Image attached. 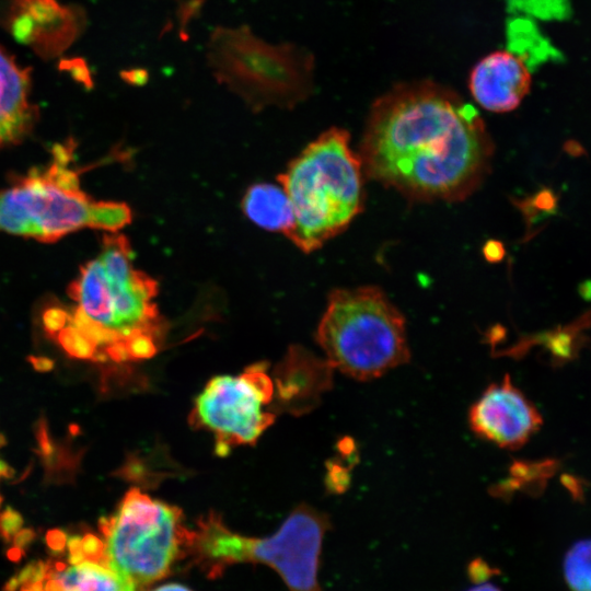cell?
<instances>
[{
    "mask_svg": "<svg viewBox=\"0 0 591 591\" xmlns=\"http://www.w3.org/2000/svg\"><path fill=\"white\" fill-rule=\"evenodd\" d=\"M493 141L478 111L430 80L373 103L360 146L364 174L414 201H460L489 172Z\"/></svg>",
    "mask_w": 591,
    "mask_h": 591,
    "instance_id": "cell-1",
    "label": "cell"
},
{
    "mask_svg": "<svg viewBox=\"0 0 591 591\" xmlns=\"http://www.w3.org/2000/svg\"><path fill=\"white\" fill-rule=\"evenodd\" d=\"M157 294V281L135 267L127 237L109 232L99 255L81 267L70 285V311L49 310L46 326L80 358L149 359L158 352L163 335Z\"/></svg>",
    "mask_w": 591,
    "mask_h": 591,
    "instance_id": "cell-2",
    "label": "cell"
},
{
    "mask_svg": "<svg viewBox=\"0 0 591 591\" xmlns=\"http://www.w3.org/2000/svg\"><path fill=\"white\" fill-rule=\"evenodd\" d=\"M349 141L347 130L333 127L278 176L294 213L286 236L305 253L343 232L363 208L364 170Z\"/></svg>",
    "mask_w": 591,
    "mask_h": 591,
    "instance_id": "cell-3",
    "label": "cell"
},
{
    "mask_svg": "<svg viewBox=\"0 0 591 591\" xmlns=\"http://www.w3.org/2000/svg\"><path fill=\"white\" fill-rule=\"evenodd\" d=\"M72 149L57 146L44 169H35L0 190V231L54 242L83 228L117 232L131 221L123 202L97 201L80 186Z\"/></svg>",
    "mask_w": 591,
    "mask_h": 591,
    "instance_id": "cell-4",
    "label": "cell"
},
{
    "mask_svg": "<svg viewBox=\"0 0 591 591\" xmlns=\"http://www.w3.org/2000/svg\"><path fill=\"white\" fill-rule=\"evenodd\" d=\"M329 518L306 505L297 507L281 528L267 537H250L231 531L213 511L193 530L189 555L216 578L240 563L264 564L275 569L289 591H321L317 572Z\"/></svg>",
    "mask_w": 591,
    "mask_h": 591,
    "instance_id": "cell-5",
    "label": "cell"
},
{
    "mask_svg": "<svg viewBox=\"0 0 591 591\" xmlns=\"http://www.w3.org/2000/svg\"><path fill=\"white\" fill-rule=\"evenodd\" d=\"M326 362L358 381H370L410 359L403 314L372 286L336 289L316 331Z\"/></svg>",
    "mask_w": 591,
    "mask_h": 591,
    "instance_id": "cell-6",
    "label": "cell"
},
{
    "mask_svg": "<svg viewBox=\"0 0 591 591\" xmlns=\"http://www.w3.org/2000/svg\"><path fill=\"white\" fill-rule=\"evenodd\" d=\"M215 78L255 111L291 107L312 91L314 61L293 44H269L248 27H218L207 45Z\"/></svg>",
    "mask_w": 591,
    "mask_h": 591,
    "instance_id": "cell-7",
    "label": "cell"
},
{
    "mask_svg": "<svg viewBox=\"0 0 591 591\" xmlns=\"http://www.w3.org/2000/svg\"><path fill=\"white\" fill-rule=\"evenodd\" d=\"M99 530L105 558L136 591L169 576L189 555L193 540L179 508L137 488L125 494Z\"/></svg>",
    "mask_w": 591,
    "mask_h": 591,
    "instance_id": "cell-8",
    "label": "cell"
},
{
    "mask_svg": "<svg viewBox=\"0 0 591 591\" xmlns=\"http://www.w3.org/2000/svg\"><path fill=\"white\" fill-rule=\"evenodd\" d=\"M273 392L264 362L237 375L215 376L196 397L189 422L210 431L217 455L224 456L235 447L254 444L273 425L275 415L266 409Z\"/></svg>",
    "mask_w": 591,
    "mask_h": 591,
    "instance_id": "cell-9",
    "label": "cell"
},
{
    "mask_svg": "<svg viewBox=\"0 0 591 591\" xmlns=\"http://www.w3.org/2000/svg\"><path fill=\"white\" fill-rule=\"evenodd\" d=\"M67 560L27 569L21 591H136L109 565L100 537L86 534L69 544Z\"/></svg>",
    "mask_w": 591,
    "mask_h": 591,
    "instance_id": "cell-10",
    "label": "cell"
},
{
    "mask_svg": "<svg viewBox=\"0 0 591 591\" xmlns=\"http://www.w3.org/2000/svg\"><path fill=\"white\" fill-rule=\"evenodd\" d=\"M472 431L498 447L518 449L541 427L542 417L509 375L490 384L471 406Z\"/></svg>",
    "mask_w": 591,
    "mask_h": 591,
    "instance_id": "cell-11",
    "label": "cell"
},
{
    "mask_svg": "<svg viewBox=\"0 0 591 591\" xmlns=\"http://www.w3.org/2000/svg\"><path fill=\"white\" fill-rule=\"evenodd\" d=\"M531 86V74L522 58L497 50L482 58L472 69L468 89L483 108L507 113L517 108Z\"/></svg>",
    "mask_w": 591,
    "mask_h": 591,
    "instance_id": "cell-12",
    "label": "cell"
},
{
    "mask_svg": "<svg viewBox=\"0 0 591 591\" xmlns=\"http://www.w3.org/2000/svg\"><path fill=\"white\" fill-rule=\"evenodd\" d=\"M30 89L28 71L0 47V147L21 140L31 129L35 108Z\"/></svg>",
    "mask_w": 591,
    "mask_h": 591,
    "instance_id": "cell-13",
    "label": "cell"
},
{
    "mask_svg": "<svg viewBox=\"0 0 591 591\" xmlns=\"http://www.w3.org/2000/svg\"><path fill=\"white\" fill-rule=\"evenodd\" d=\"M242 209L252 222L268 231L287 235L294 224L291 201L281 186L268 183L251 186L242 199Z\"/></svg>",
    "mask_w": 591,
    "mask_h": 591,
    "instance_id": "cell-14",
    "label": "cell"
},
{
    "mask_svg": "<svg viewBox=\"0 0 591 591\" xmlns=\"http://www.w3.org/2000/svg\"><path fill=\"white\" fill-rule=\"evenodd\" d=\"M564 577L571 591H591V538L569 548L564 558Z\"/></svg>",
    "mask_w": 591,
    "mask_h": 591,
    "instance_id": "cell-15",
    "label": "cell"
},
{
    "mask_svg": "<svg viewBox=\"0 0 591 591\" xmlns=\"http://www.w3.org/2000/svg\"><path fill=\"white\" fill-rule=\"evenodd\" d=\"M468 577L475 583L486 582L493 575L498 573L497 569H493L486 561L474 559L468 565Z\"/></svg>",
    "mask_w": 591,
    "mask_h": 591,
    "instance_id": "cell-16",
    "label": "cell"
},
{
    "mask_svg": "<svg viewBox=\"0 0 591 591\" xmlns=\"http://www.w3.org/2000/svg\"><path fill=\"white\" fill-rule=\"evenodd\" d=\"M150 591H192L189 588L179 583H166Z\"/></svg>",
    "mask_w": 591,
    "mask_h": 591,
    "instance_id": "cell-17",
    "label": "cell"
},
{
    "mask_svg": "<svg viewBox=\"0 0 591 591\" xmlns=\"http://www.w3.org/2000/svg\"><path fill=\"white\" fill-rule=\"evenodd\" d=\"M467 591H501L496 584L490 582L478 583L475 587L468 589Z\"/></svg>",
    "mask_w": 591,
    "mask_h": 591,
    "instance_id": "cell-18",
    "label": "cell"
},
{
    "mask_svg": "<svg viewBox=\"0 0 591 591\" xmlns=\"http://www.w3.org/2000/svg\"><path fill=\"white\" fill-rule=\"evenodd\" d=\"M8 472H9L8 466L5 465L4 462H2V461L0 460V479H1L3 476H8ZM0 501H1V498H0Z\"/></svg>",
    "mask_w": 591,
    "mask_h": 591,
    "instance_id": "cell-19",
    "label": "cell"
}]
</instances>
